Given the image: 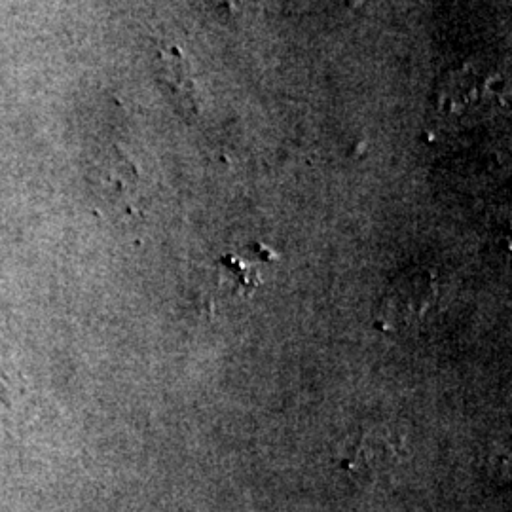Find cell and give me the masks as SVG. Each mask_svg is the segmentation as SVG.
<instances>
[{
    "mask_svg": "<svg viewBox=\"0 0 512 512\" xmlns=\"http://www.w3.org/2000/svg\"><path fill=\"white\" fill-rule=\"evenodd\" d=\"M435 105L446 122L469 126L503 105V84L494 74L465 65L442 76Z\"/></svg>",
    "mask_w": 512,
    "mask_h": 512,
    "instance_id": "6da1fadb",
    "label": "cell"
},
{
    "mask_svg": "<svg viewBox=\"0 0 512 512\" xmlns=\"http://www.w3.org/2000/svg\"><path fill=\"white\" fill-rule=\"evenodd\" d=\"M403 459V439L387 427H368L348 450L340 467L361 482L393 473Z\"/></svg>",
    "mask_w": 512,
    "mask_h": 512,
    "instance_id": "7a4b0ae2",
    "label": "cell"
},
{
    "mask_svg": "<svg viewBox=\"0 0 512 512\" xmlns=\"http://www.w3.org/2000/svg\"><path fill=\"white\" fill-rule=\"evenodd\" d=\"M437 304L435 277L429 274H404L382 300L387 323L395 327H416L425 323L427 313Z\"/></svg>",
    "mask_w": 512,
    "mask_h": 512,
    "instance_id": "3957f363",
    "label": "cell"
},
{
    "mask_svg": "<svg viewBox=\"0 0 512 512\" xmlns=\"http://www.w3.org/2000/svg\"><path fill=\"white\" fill-rule=\"evenodd\" d=\"M158 73L173 103L184 112L200 109V93L188 59L177 46H167L158 54Z\"/></svg>",
    "mask_w": 512,
    "mask_h": 512,
    "instance_id": "277c9868",
    "label": "cell"
},
{
    "mask_svg": "<svg viewBox=\"0 0 512 512\" xmlns=\"http://www.w3.org/2000/svg\"><path fill=\"white\" fill-rule=\"evenodd\" d=\"M25 389V378L10 346L0 338V412H16L19 395Z\"/></svg>",
    "mask_w": 512,
    "mask_h": 512,
    "instance_id": "5b68a950",
    "label": "cell"
},
{
    "mask_svg": "<svg viewBox=\"0 0 512 512\" xmlns=\"http://www.w3.org/2000/svg\"><path fill=\"white\" fill-rule=\"evenodd\" d=\"M207 2H211V4H213V8H217V10L236 12L239 8V4H241L243 0H207Z\"/></svg>",
    "mask_w": 512,
    "mask_h": 512,
    "instance_id": "8992f818",
    "label": "cell"
},
{
    "mask_svg": "<svg viewBox=\"0 0 512 512\" xmlns=\"http://www.w3.org/2000/svg\"><path fill=\"white\" fill-rule=\"evenodd\" d=\"M344 4H348L349 8H357L361 4H365L366 0H342Z\"/></svg>",
    "mask_w": 512,
    "mask_h": 512,
    "instance_id": "52a82bcc",
    "label": "cell"
}]
</instances>
